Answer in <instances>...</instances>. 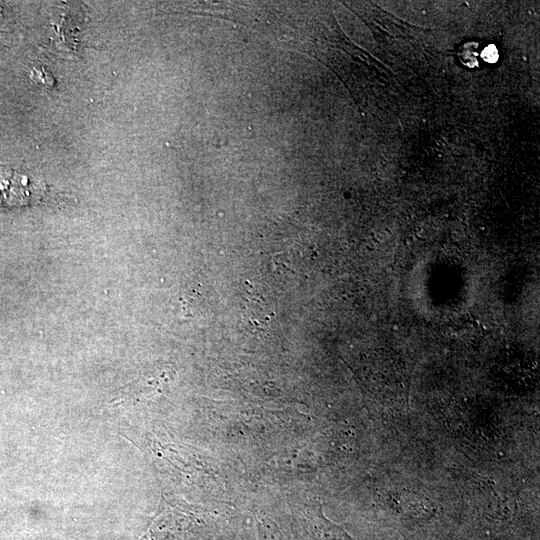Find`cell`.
I'll return each instance as SVG.
<instances>
[{
	"mask_svg": "<svg viewBox=\"0 0 540 540\" xmlns=\"http://www.w3.org/2000/svg\"><path fill=\"white\" fill-rule=\"evenodd\" d=\"M481 56L485 61L494 63L498 60V51L494 45H489L483 50Z\"/></svg>",
	"mask_w": 540,
	"mask_h": 540,
	"instance_id": "obj_3",
	"label": "cell"
},
{
	"mask_svg": "<svg viewBox=\"0 0 540 540\" xmlns=\"http://www.w3.org/2000/svg\"><path fill=\"white\" fill-rule=\"evenodd\" d=\"M307 518L319 540H353L343 529L323 515L321 507L308 511Z\"/></svg>",
	"mask_w": 540,
	"mask_h": 540,
	"instance_id": "obj_1",
	"label": "cell"
},
{
	"mask_svg": "<svg viewBox=\"0 0 540 540\" xmlns=\"http://www.w3.org/2000/svg\"><path fill=\"white\" fill-rule=\"evenodd\" d=\"M259 540H283L276 525L265 518L258 520Z\"/></svg>",
	"mask_w": 540,
	"mask_h": 540,
	"instance_id": "obj_2",
	"label": "cell"
}]
</instances>
